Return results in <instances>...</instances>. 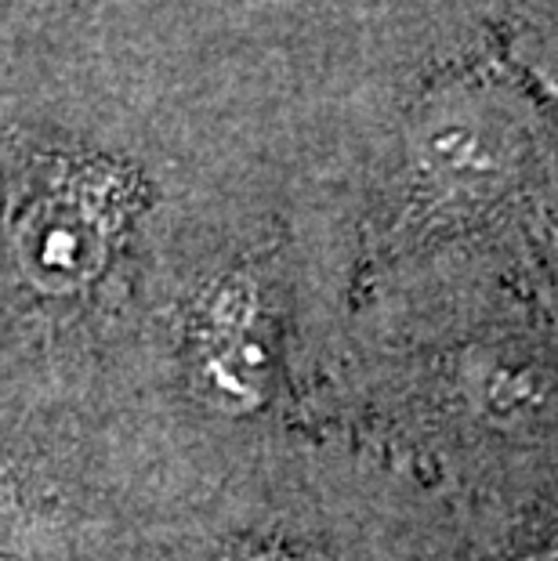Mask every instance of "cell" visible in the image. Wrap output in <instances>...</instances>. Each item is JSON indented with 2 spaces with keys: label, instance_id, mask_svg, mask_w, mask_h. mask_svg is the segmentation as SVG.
<instances>
[{
  "label": "cell",
  "instance_id": "3957f363",
  "mask_svg": "<svg viewBox=\"0 0 558 561\" xmlns=\"http://www.w3.org/2000/svg\"><path fill=\"white\" fill-rule=\"evenodd\" d=\"M243 561H294V558H280V554H251V558H243Z\"/></svg>",
  "mask_w": 558,
  "mask_h": 561
},
{
  "label": "cell",
  "instance_id": "6da1fadb",
  "mask_svg": "<svg viewBox=\"0 0 558 561\" xmlns=\"http://www.w3.org/2000/svg\"><path fill=\"white\" fill-rule=\"evenodd\" d=\"M30 257L47 272H80L102 250V221L84 199L52 196L22 229Z\"/></svg>",
  "mask_w": 558,
  "mask_h": 561
},
{
  "label": "cell",
  "instance_id": "7a4b0ae2",
  "mask_svg": "<svg viewBox=\"0 0 558 561\" xmlns=\"http://www.w3.org/2000/svg\"><path fill=\"white\" fill-rule=\"evenodd\" d=\"M0 561H47L26 522L0 511Z\"/></svg>",
  "mask_w": 558,
  "mask_h": 561
}]
</instances>
